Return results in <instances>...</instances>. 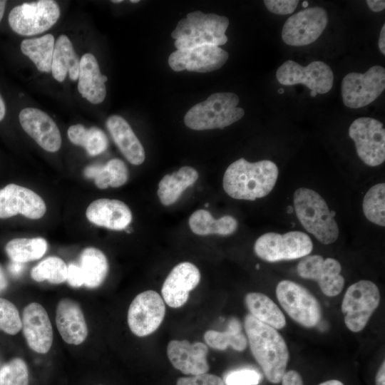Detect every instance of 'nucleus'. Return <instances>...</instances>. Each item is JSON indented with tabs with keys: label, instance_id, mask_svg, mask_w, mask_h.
Returning a JSON list of instances; mask_svg holds the SVG:
<instances>
[{
	"label": "nucleus",
	"instance_id": "f8f14e48",
	"mask_svg": "<svg viewBox=\"0 0 385 385\" xmlns=\"http://www.w3.org/2000/svg\"><path fill=\"white\" fill-rule=\"evenodd\" d=\"M276 78L282 85L302 84L319 94L328 93L334 82L332 70L320 61H312L307 66L292 60L286 61L277 68Z\"/></svg>",
	"mask_w": 385,
	"mask_h": 385
},
{
	"label": "nucleus",
	"instance_id": "2eb2a0df",
	"mask_svg": "<svg viewBox=\"0 0 385 385\" xmlns=\"http://www.w3.org/2000/svg\"><path fill=\"white\" fill-rule=\"evenodd\" d=\"M342 266L333 258L324 259L319 255H307L299 262L297 272L299 277L317 282L327 297H335L344 288V278L340 274Z\"/></svg>",
	"mask_w": 385,
	"mask_h": 385
},
{
	"label": "nucleus",
	"instance_id": "49530a36",
	"mask_svg": "<svg viewBox=\"0 0 385 385\" xmlns=\"http://www.w3.org/2000/svg\"><path fill=\"white\" fill-rule=\"evenodd\" d=\"M376 385H385V362L384 361L381 364L375 379Z\"/></svg>",
	"mask_w": 385,
	"mask_h": 385
},
{
	"label": "nucleus",
	"instance_id": "cd10ccee",
	"mask_svg": "<svg viewBox=\"0 0 385 385\" xmlns=\"http://www.w3.org/2000/svg\"><path fill=\"white\" fill-rule=\"evenodd\" d=\"M245 304L250 313L257 320L276 329L286 325V319L279 307L267 295L250 292L245 297Z\"/></svg>",
	"mask_w": 385,
	"mask_h": 385
},
{
	"label": "nucleus",
	"instance_id": "a878e982",
	"mask_svg": "<svg viewBox=\"0 0 385 385\" xmlns=\"http://www.w3.org/2000/svg\"><path fill=\"white\" fill-rule=\"evenodd\" d=\"M80 59L78 58L71 41L66 35H61L55 42L51 73L58 82H63L67 73L72 81L78 77Z\"/></svg>",
	"mask_w": 385,
	"mask_h": 385
},
{
	"label": "nucleus",
	"instance_id": "37998d69",
	"mask_svg": "<svg viewBox=\"0 0 385 385\" xmlns=\"http://www.w3.org/2000/svg\"><path fill=\"white\" fill-rule=\"evenodd\" d=\"M67 269L66 281L73 287H79L84 284L83 276L79 265L70 263Z\"/></svg>",
	"mask_w": 385,
	"mask_h": 385
},
{
	"label": "nucleus",
	"instance_id": "f257e3e1",
	"mask_svg": "<svg viewBox=\"0 0 385 385\" xmlns=\"http://www.w3.org/2000/svg\"><path fill=\"white\" fill-rule=\"evenodd\" d=\"M244 328L252 356L267 379L272 384H279L286 372L289 358L284 338L276 329L250 314L245 317Z\"/></svg>",
	"mask_w": 385,
	"mask_h": 385
},
{
	"label": "nucleus",
	"instance_id": "8fccbe9b",
	"mask_svg": "<svg viewBox=\"0 0 385 385\" xmlns=\"http://www.w3.org/2000/svg\"><path fill=\"white\" fill-rule=\"evenodd\" d=\"M9 270L13 274H19L23 268L22 263L12 262L9 265Z\"/></svg>",
	"mask_w": 385,
	"mask_h": 385
},
{
	"label": "nucleus",
	"instance_id": "6e6d98bb",
	"mask_svg": "<svg viewBox=\"0 0 385 385\" xmlns=\"http://www.w3.org/2000/svg\"><path fill=\"white\" fill-rule=\"evenodd\" d=\"M302 6L306 9L308 6V2L307 1H303Z\"/></svg>",
	"mask_w": 385,
	"mask_h": 385
},
{
	"label": "nucleus",
	"instance_id": "6ab92c4d",
	"mask_svg": "<svg viewBox=\"0 0 385 385\" xmlns=\"http://www.w3.org/2000/svg\"><path fill=\"white\" fill-rule=\"evenodd\" d=\"M200 280V272L192 263L183 262L170 271L163 282L161 294L164 302L172 308L183 306L189 298V293Z\"/></svg>",
	"mask_w": 385,
	"mask_h": 385
},
{
	"label": "nucleus",
	"instance_id": "6e6552de",
	"mask_svg": "<svg viewBox=\"0 0 385 385\" xmlns=\"http://www.w3.org/2000/svg\"><path fill=\"white\" fill-rule=\"evenodd\" d=\"M276 296L287 314L302 326L312 328L320 322V304L303 286L290 280H282L276 287Z\"/></svg>",
	"mask_w": 385,
	"mask_h": 385
},
{
	"label": "nucleus",
	"instance_id": "c9c22d12",
	"mask_svg": "<svg viewBox=\"0 0 385 385\" xmlns=\"http://www.w3.org/2000/svg\"><path fill=\"white\" fill-rule=\"evenodd\" d=\"M68 266L60 257L51 256L38 263L31 271V277L36 282L47 280L51 284L66 281Z\"/></svg>",
	"mask_w": 385,
	"mask_h": 385
},
{
	"label": "nucleus",
	"instance_id": "bb28decb",
	"mask_svg": "<svg viewBox=\"0 0 385 385\" xmlns=\"http://www.w3.org/2000/svg\"><path fill=\"white\" fill-rule=\"evenodd\" d=\"M198 176L197 170L190 166L165 175L158 184V196L160 202L165 206L175 203L183 192L196 182Z\"/></svg>",
	"mask_w": 385,
	"mask_h": 385
},
{
	"label": "nucleus",
	"instance_id": "bf43d9fd",
	"mask_svg": "<svg viewBox=\"0 0 385 385\" xmlns=\"http://www.w3.org/2000/svg\"><path fill=\"white\" fill-rule=\"evenodd\" d=\"M131 3H137V2H139L138 0H131L130 1Z\"/></svg>",
	"mask_w": 385,
	"mask_h": 385
},
{
	"label": "nucleus",
	"instance_id": "9b49d317",
	"mask_svg": "<svg viewBox=\"0 0 385 385\" xmlns=\"http://www.w3.org/2000/svg\"><path fill=\"white\" fill-rule=\"evenodd\" d=\"M349 135L366 165L375 167L384 162L385 130L381 122L371 117L358 118L349 126Z\"/></svg>",
	"mask_w": 385,
	"mask_h": 385
},
{
	"label": "nucleus",
	"instance_id": "9d476101",
	"mask_svg": "<svg viewBox=\"0 0 385 385\" xmlns=\"http://www.w3.org/2000/svg\"><path fill=\"white\" fill-rule=\"evenodd\" d=\"M385 89V69L373 66L364 73L351 72L342 81L344 104L350 108L364 107L374 101Z\"/></svg>",
	"mask_w": 385,
	"mask_h": 385
},
{
	"label": "nucleus",
	"instance_id": "423d86ee",
	"mask_svg": "<svg viewBox=\"0 0 385 385\" xmlns=\"http://www.w3.org/2000/svg\"><path fill=\"white\" fill-rule=\"evenodd\" d=\"M380 292L374 282L360 280L350 285L342 302L346 327L353 332L361 331L380 302Z\"/></svg>",
	"mask_w": 385,
	"mask_h": 385
},
{
	"label": "nucleus",
	"instance_id": "5701e85b",
	"mask_svg": "<svg viewBox=\"0 0 385 385\" xmlns=\"http://www.w3.org/2000/svg\"><path fill=\"white\" fill-rule=\"evenodd\" d=\"M86 216L91 223L113 230H125L132 220V212L125 202L108 198L93 201L86 209Z\"/></svg>",
	"mask_w": 385,
	"mask_h": 385
},
{
	"label": "nucleus",
	"instance_id": "e433bc0d",
	"mask_svg": "<svg viewBox=\"0 0 385 385\" xmlns=\"http://www.w3.org/2000/svg\"><path fill=\"white\" fill-rule=\"evenodd\" d=\"M363 212L371 222L384 227L385 225V184L378 183L372 186L363 200Z\"/></svg>",
	"mask_w": 385,
	"mask_h": 385
},
{
	"label": "nucleus",
	"instance_id": "7c9ffc66",
	"mask_svg": "<svg viewBox=\"0 0 385 385\" xmlns=\"http://www.w3.org/2000/svg\"><path fill=\"white\" fill-rule=\"evenodd\" d=\"M79 262L83 276V285L88 288L101 286L108 274L109 268L104 253L96 247H86L80 255Z\"/></svg>",
	"mask_w": 385,
	"mask_h": 385
},
{
	"label": "nucleus",
	"instance_id": "20e7f679",
	"mask_svg": "<svg viewBox=\"0 0 385 385\" xmlns=\"http://www.w3.org/2000/svg\"><path fill=\"white\" fill-rule=\"evenodd\" d=\"M297 217L304 228L324 245L339 236V227L324 198L316 191L299 188L294 193Z\"/></svg>",
	"mask_w": 385,
	"mask_h": 385
},
{
	"label": "nucleus",
	"instance_id": "0eeeda50",
	"mask_svg": "<svg viewBox=\"0 0 385 385\" xmlns=\"http://www.w3.org/2000/svg\"><path fill=\"white\" fill-rule=\"evenodd\" d=\"M313 243L304 232L290 231L283 235L267 232L255 242L254 251L262 260L274 262L304 257L312 252Z\"/></svg>",
	"mask_w": 385,
	"mask_h": 385
},
{
	"label": "nucleus",
	"instance_id": "09e8293b",
	"mask_svg": "<svg viewBox=\"0 0 385 385\" xmlns=\"http://www.w3.org/2000/svg\"><path fill=\"white\" fill-rule=\"evenodd\" d=\"M7 286L8 280L6 278V275L2 267L0 265V294L6 289Z\"/></svg>",
	"mask_w": 385,
	"mask_h": 385
},
{
	"label": "nucleus",
	"instance_id": "1a4fd4ad",
	"mask_svg": "<svg viewBox=\"0 0 385 385\" xmlns=\"http://www.w3.org/2000/svg\"><path fill=\"white\" fill-rule=\"evenodd\" d=\"M60 14L59 6L53 0L24 3L11 9L9 24L18 34L34 36L51 28L59 19Z\"/></svg>",
	"mask_w": 385,
	"mask_h": 385
},
{
	"label": "nucleus",
	"instance_id": "a211bd4d",
	"mask_svg": "<svg viewBox=\"0 0 385 385\" xmlns=\"http://www.w3.org/2000/svg\"><path fill=\"white\" fill-rule=\"evenodd\" d=\"M22 331L28 346L39 354H46L53 343V327L44 307L31 302L22 314Z\"/></svg>",
	"mask_w": 385,
	"mask_h": 385
},
{
	"label": "nucleus",
	"instance_id": "7ed1b4c3",
	"mask_svg": "<svg viewBox=\"0 0 385 385\" xmlns=\"http://www.w3.org/2000/svg\"><path fill=\"white\" fill-rule=\"evenodd\" d=\"M228 25L229 19L225 16L196 11L179 21L171 36L175 40L177 49L202 45L219 46L227 41L225 31Z\"/></svg>",
	"mask_w": 385,
	"mask_h": 385
},
{
	"label": "nucleus",
	"instance_id": "412c9836",
	"mask_svg": "<svg viewBox=\"0 0 385 385\" xmlns=\"http://www.w3.org/2000/svg\"><path fill=\"white\" fill-rule=\"evenodd\" d=\"M207 352V346L199 342L191 344L188 340H171L167 346V355L172 365L186 375L208 371Z\"/></svg>",
	"mask_w": 385,
	"mask_h": 385
},
{
	"label": "nucleus",
	"instance_id": "c03bdc74",
	"mask_svg": "<svg viewBox=\"0 0 385 385\" xmlns=\"http://www.w3.org/2000/svg\"><path fill=\"white\" fill-rule=\"evenodd\" d=\"M281 382L282 385H304L300 374L294 370L285 372Z\"/></svg>",
	"mask_w": 385,
	"mask_h": 385
},
{
	"label": "nucleus",
	"instance_id": "f03ea898",
	"mask_svg": "<svg viewBox=\"0 0 385 385\" xmlns=\"http://www.w3.org/2000/svg\"><path fill=\"white\" fill-rule=\"evenodd\" d=\"M278 175V168L271 160L250 163L242 158L226 169L222 185L225 192L234 199L255 200L272 190Z\"/></svg>",
	"mask_w": 385,
	"mask_h": 385
},
{
	"label": "nucleus",
	"instance_id": "39448f33",
	"mask_svg": "<svg viewBox=\"0 0 385 385\" xmlns=\"http://www.w3.org/2000/svg\"><path fill=\"white\" fill-rule=\"evenodd\" d=\"M239 102V97L235 93H213L187 112L184 118L185 124L196 130L229 126L245 115V111L237 107Z\"/></svg>",
	"mask_w": 385,
	"mask_h": 385
},
{
	"label": "nucleus",
	"instance_id": "aec40b11",
	"mask_svg": "<svg viewBox=\"0 0 385 385\" xmlns=\"http://www.w3.org/2000/svg\"><path fill=\"white\" fill-rule=\"evenodd\" d=\"M24 130L43 150L55 153L61 145L59 129L45 112L35 108H25L19 115Z\"/></svg>",
	"mask_w": 385,
	"mask_h": 385
},
{
	"label": "nucleus",
	"instance_id": "f3484780",
	"mask_svg": "<svg viewBox=\"0 0 385 385\" xmlns=\"http://www.w3.org/2000/svg\"><path fill=\"white\" fill-rule=\"evenodd\" d=\"M46 211L44 200L34 191L16 184H9L0 189V218L19 214L27 218H41Z\"/></svg>",
	"mask_w": 385,
	"mask_h": 385
},
{
	"label": "nucleus",
	"instance_id": "f704fd0d",
	"mask_svg": "<svg viewBox=\"0 0 385 385\" xmlns=\"http://www.w3.org/2000/svg\"><path fill=\"white\" fill-rule=\"evenodd\" d=\"M67 134L72 143L83 147L91 156L101 154L108 145L105 133L96 127L88 129L82 124H76L68 128Z\"/></svg>",
	"mask_w": 385,
	"mask_h": 385
},
{
	"label": "nucleus",
	"instance_id": "ea45409f",
	"mask_svg": "<svg viewBox=\"0 0 385 385\" xmlns=\"http://www.w3.org/2000/svg\"><path fill=\"white\" fill-rule=\"evenodd\" d=\"M261 376L252 369H240L229 372L225 376V385H257Z\"/></svg>",
	"mask_w": 385,
	"mask_h": 385
},
{
	"label": "nucleus",
	"instance_id": "ddd939ff",
	"mask_svg": "<svg viewBox=\"0 0 385 385\" xmlns=\"http://www.w3.org/2000/svg\"><path fill=\"white\" fill-rule=\"evenodd\" d=\"M165 314L162 297L154 290L138 294L128 311V324L133 334L144 337L153 333L161 324Z\"/></svg>",
	"mask_w": 385,
	"mask_h": 385
},
{
	"label": "nucleus",
	"instance_id": "5fc2aeb1",
	"mask_svg": "<svg viewBox=\"0 0 385 385\" xmlns=\"http://www.w3.org/2000/svg\"><path fill=\"white\" fill-rule=\"evenodd\" d=\"M317 95V93L315 91H310V96L312 97H316Z\"/></svg>",
	"mask_w": 385,
	"mask_h": 385
},
{
	"label": "nucleus",
	"instance_id": "13d9d810",
	"mask_svg": "<svg viewBox=\"0 0 385 385\" xmlns=\"http://www.w3.org/2000/svg\"><path fill=\"white\" fill-rule=\"evenodd\" d=\"M278 92H279V93H284V90H283L282 88H279V89L278 90Z\"/></svg>",
	"mask_w": 385,
	"mask_h": 385
},
{
	"label": "nucleus",
	"instance_id": "864d4df0",
	"mask_svg": "<svg viewBox=\"0 0 385 385\" xmlns=\"http://www.w3.org/2000/svg\"><path fill=\"white\" fill-rule=\"evenodd\" d=\"M6 1L0 0V22H1V19H2L3 16H4L5 6H6Z\"/></svg>",
	"mask_w": 385,
	"mask_h": 385
},
{
	"label": "nucleus",
	"instance_id": "72a5a7b5",
	"mask_svg": "<svg viewBox=\"0 0 385 385\" xmlns=\"http://www.w3.org/2000/svg\"><path fill=\"white\" fill-rule=\"evenodd\" d=\"M48 248L42 237L14 238L5 246L6 255L12 262L25 263L41 258Z\"/></svg>",
	"mask_w": 385,
	"mask_h": 385
},
{
	"label": "nucleus",
	"instance_id": "603ef678",
	"mask_svg": "<svg viewBox=\"0 0 385 385\" xmlns=\"http://www.w3.org/2000/svg\"><path fill=\"white\" fill-rule=\"evenodd\" d=\"M319 385H344V384L339 380L334 379L324 381Z\"/></svg>",
	"mask_w": 385,
	"mask_h": 385
},
{
	"label": "nucleus",
	"instance_id": "473e14b6",
	"mask_svg": "<svg viewBox=\"0 0 385 385\" xmlns=\"http://www.w3.org/2000/svg\"><path fill=\"white\" fill-rule=\"evenodd\" d=\"M54 45V36L47 34L41 37L23 40L21 50L33 61L39 71L49 73L51 71Z\"/></svg>",
	"mask_w": 385,
	"mask_h": 385
},
{
	"label": "nucleus",
	"instance_id": "393cba45",
	"mask_svg": "<svg viewBox=\"0 0 385 385\" xmlns=\"http://www.w3.org/2000/svg\"><path fill=\"white\" fill-rule=\"evenodd\" d=\"M106 127L113 141L128 162L135 165L144 162V148L123 117L118 115L110 116L106 120Z\"/></svg>",
	"mask_w": 385,
	"mask_h": 385
},
{
	"label": "nucleus",
	"instance_id": "dca6fc26",
	"mask_svg": "<svg viewBox=\"0 0 385 385\" xmlns=\"http://www.w3.org/2000/svg\"><path fill=\"white\" fill-rule=\"evenodd\" d=\"M228 57V53L219 46L202 45L177 49L170 55L168 64L175 71L206 73L221 68Z\"/></svg>",
	"mask_w": 385,
	"mask_h": 385
},
{
	"label": "nucleus",
	"instance_id": "c756f323",
	"mask_svg": "<svg viewBox=\"0 0 385 385\" xmlns=\"http://www.w3.org/2000/svg\"><path fill=\"white\" fill-rule=\"evenodd\" d=\"M84 175L94 179L99 189L118 188L128 179V170L125 163L118 158L110 160L105 165H92L84 170Z\"/></svg>",
	"mask_w": 385,
	"mask_h": 385
},
{
	"label": "nucleus",
	"instance_id": "4468645a",
	"mask_svg": "<svg viewBox=\"0 0 385 385\" xmlns=\"http://www.w3.org/2000/svg\"><path fill=\"white\" fill-rule=\"evenodd\" d=\"M327 22L324 9L306 8L287 19L282 28V38L286 44L292 46L310 44L321 36Z\"/></svg>",
	"mask_w": 385,
	"mask_h": 385
},
{
	"label": "nucleus",
	"instance_id": "3c124183",
	"mask_svg": "<svg viewBox=\"0 0 385 385\" xmlns=\"http://www.w3.org/2000/svg\"><path fill=\"white\" fill-rule=\"evenodd\" d=\"M6 113V106L2 97L0 95V121L4 118Z\"/></svg>",
	"mask_w": 385,
	"mask_h": 385
},
{
	"label": "nucleus",
	"instance_id": "4c0bfd02",
	"mask_svg": "<svg viewBox=\"0 0 385 385\" xmlns=\"http://www.w3.org/2000/svg\"><path fill=\"white\" fill-rule=\"evenodd\" d=\"M0 385H29V370L24 359L14 358L1 366Z\"/></svg>",
	"mask_w": 385,
	"mask_h": 385
},
{
	"label": "nucleus",
	"instance_id": "58836bf2",
	"mask_svg": "<svg viewBox=\"0 0 385 385\" xmlns=\"http://www.w3.org/2000/svg\"><path fill=\"white\" fill-rule=\"evenodd\" d=\"M21 329L22 322L18 309L10 301L0 297V330L14 335Z\"/></svg>",
	"mask_w": 385,
	"mask_h": 385
},
{
	"label": "nucleus",
	"instance_id": "4be33fe9",
	"mask_svg": "<svg viewBox=\"0 0 385 385\" xmlns=\"http://www.w3.org/2000/svg\"><path fill=\"white\" fill-rule=\"evenodd\" d=\"M56 324L63 340L79 345L88 336V327L79 304L71 299H61L56 307Z\"/></svg>",
	"mask_w": 385,
	"mask_h": 385
},
{
	"label": "nucleus",
	"instance_id": "4d7b16f0",
	"mask_svg": "<svg viewBox=\"0 0 385 385\" xmlns=\"http://www.w3.org/2000/svg\"><path fill=\"white\" fill-rule=\"evenodd\" d=\"M123 1L122 0H113L112 2L113 3H120V2H122Z\"/></svg>",
	"mask_w": 385,
	"mask_h": 385
},
{
	"label": "nucleus",
	"instance_id": "a18cd8bd",
	"mask_svg": "<svg viewBox=\"0 0 385 385\" xmlns=\"http://www.w3.org/2000/svg\"><path fill=\"white\" fill-rule=\"evenodd\" d=\"M366 3L369 8L374 12H379L385 8V1L384 0H367Z\"/></svg>",
	"mask_w": 385,
	"mask_h": 385
},
{
	"label": "nucleus",
	"instance_id": "b1692460",
	"mask_svg": "<svg viewBox=\"0 0 385 385\" xmlns=\"http://www.w3.org/2000/svg\"><path fill=\"white\" fill-rule=\"evenodd\" d=\"M107 76L101 74L96 57L87 53L80 59L78 91L82 97L93 104L103 101L106 96Z\"/></svg>",
	"mask_w": 385,
	"mask_h": 385
},
{
	"label": "nucleus",
	"instance_id": "79ce46f5",
	"mask_svg": "<svg viewBox=\"0 0 385 385\" xmlns=\"http://www.w3.org/2000/svg\"><path fill=\"white\" fill-rule=\"evenodd\" d=\"M264 4L270 12L286 15L292 14L298 5L297 0H265Z\"/></svg>",
	"mask_w": 385,
	"mask_h": 385
},
{
	"label": "nucleus",
	"instance_id": "de8ad7c7",
	"mask_svg": "<svg viewBox=\"0 0 385 385\" xmlns=\"http://www.w3.org/2000/svg\"><path fill=\"white\" fill-rule=\"evenodd\" d=\"M378 45H379V48L381 53L383 55H385V25L384 24L383 25L381 32H380Z\"/></svg>",
	"mask_w": 385,
	"mask_h": 385
},
{
	"label": "nucleus",
	"instance_id": "a19ab883",
	"mask_svg": "<svg viewBox=\"0 0 385 385\" xmlns=\"http://www.w3.org/2000/svg\"><path fill=\"white\" fill-rule=\"evenodd\" d=\"M176 385H225L223 380L212 374H200L191 376L180 377Z\"/></svg>",
	"mask_w": 385,
	"mask_h": 385
},
{
	"label": "nucleus",
	"instance_id": "2f4dec72",
	"mask_svg": "<svg viewBox=\"0 0 385 385\" xmlns=\"http://www.w3.org/2000/svg\"><path fill=\"white\" fill-rule=\"evenodd\" d=\"M204 339L209 346L217 350H225L231 346L236 351H242L247 346V339L242 331L240 320L236 317L230 318L225 332L212 329L205 332Z\"/></svg>",
	"mask_w": 385,
	"mask_h": 385
},
{
	"label": "nucleus",
	"instance_id": "c85d7f7f",
	"mask_svg": "<svg viewBox=\"0 0 385 385\" xmlns=\"http://www.w3.org/2000/svg\"><path fill=\"white\" fill-rule=\"evenodd\" d=\"M189 226L192 232L198 235H230L236 231L238 222L231 215L215 219L210 212L200 209L190 215Z\"/></svg>",
	"mask_w": 385,
	"mask_h": 385
}]
</instances>
